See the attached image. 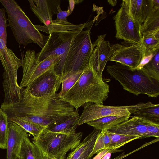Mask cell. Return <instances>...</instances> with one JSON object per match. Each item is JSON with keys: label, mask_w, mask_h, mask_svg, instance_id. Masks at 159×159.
I'll list each match as a JSON object with an SVG mask.
<instances>
[{"label": "cell", "mask_w": 159, "mask_h": 159, "mask_svg": "<svg viewBox=\"0 0 159 159\" xmlns=\"http://www.w3.org/2000/svg\"><path fill=\"white\" fill-rule=\"evenodd\" d=\"M57 92L36 97L27 87L22 88L19 101L10 104L2 103L0 109L8 118L17 117L24 121L49 128L78 113L69 103L58 97Z\"/></svg>", "instance_id": "1"}, {"label": "cell", "mask_w": 159, "mask_h": 159, "mask_svg": "<svg viewBox=\"0 0 159 159\" xmlns=\"http://www.w3.org/2000/svg\"><path fill=\"white\" fill-rule=\"evenodd\" d=\"M109 92V85L93 70L88 61L77 81L59 98L77 110L88 102L103 105Z\"/></svg>", "instance_id": "2"}, {"label": "cell", "mask_w": 159, "mask_h": 159, "mask_svg": "<svg viewBox=\"0 0 159 159\" xmlns=\"http://www.w3.org/2000/svg\"><path fill=\"white\" fill-rule=\"evenodd\" d=\"M4 7L8 17L7 26L11 29L17 43L26 46L34 43L42 49L49 35L42 34L34 26L20 5L14 0H0Z\"/></svg>", "instance_id": "3"}, {"label": "cell", "mask_w": 159, "mask_h": 159, "mask_svg": "<svg viewBox=\"0 0 159 159\" xmlns=\"http://www.w3.org/2000/svg\"><path fill=\"white\" fill-rule=\"evenodd\" d=\"M106 71L124 89L136 96L141 94L156 98L159 95V80L149 76L142 69H131L120 63L108 66Z\"/></svg>", "instance_id": "4"}, {"label": "cell", "mask_w": 159, "mask_h": 159, "mask_svg": "<svg viewBox=\"0 0 159 159\" xmlns=\"http://www.w3.org/2000/svg\"><path fill=\"white\" fill-rule=\"evenodd\" d=\"M82 132L73 134L54 132L46 128L32 142L46 159H65L67 153L73 151L81 142Z\"/></svg>", "instance_id": "5"}, {"label": "cell", "mask_w": 159, "mask_h": 159, "mask_svg": "<svg viewBox=\"0 0 159 159\" xmlns=\"http://www.w3.org/2000/svg\"><path fill=\"white\" fill-rule=\"evenodd\" d=\"M0 60L4 70L2 82L4 92L3 102L7 104L16 102L19 100L21 89L17 80V70L22 66L21 60L7 47L0 37Z\"/></svg>", "instance_id": "6"}, {"label": "cell", "mask_w": 159, "mask_h": 159, "mask_svg": "<svg viewBox=\"0 0 159 159\" xmlns=\"http://www.w3.org/2000/svg\"><path fill=\"white\" fill-rule=\"evenodd\" d=\"M90 30H82L74 40L61 70V79L65 73L85 69L93 49Z\"/></svg>", "instance_id": "7"}, {"label": "cell", "mask_w": 159, "mask_h": 159, "mask_svg": "<svg viewBox=\"0 0 159 159\" xmlns=\"http://www.w3.org/2000/svg\"><path fill=\"white\" fill-rule=\"evenodd\" d=\"M83 30H76L49 34L48 40L41 51L35 54L37 60L42 61L52 56L60 57V60L53 70L60 76L67 54L75 37Z\"/></svg>", "instance_id": "8"}, {"label": "cell", "mask_w": 159, "mask_h": 159, "mask_svg": "<svg viewBox=\"0 0 159 159\" xmlns=\"http://www.w3.org/2000/svg\"><path fill=\"white\" fill-rule=\"evenodd\" d=\"M60 57L54 55L38 61L34 50L26 51L21 60L23 76L20 87H27L32 82L46 72L53 69L59 61Z\"/></svg>", "instance_id": "9"}, {"label": "cell", "mask_w": 159, "mask_h": 159, "mask_svg": "<svg viewBox=\"0 0 159 159\" xmlns=\"http://www.w3.org/2000/svg\"><path fill=\"white\" fill-rule=\"evenodd\" d=\"M113 18L116 30L115 37L141 45V24L135 20L121 5Z\"/></svg>", "instance_id": "10"}, {"label": "cell", "mask_w": 159, "mask_h": 159, "mask_svg": "<svg viewBox=\"0 0 159 159\" xmlns=\"http://www.w3.org/2000/svg\"><path fill=\"white\" fill-rule=\"evenodd\" d=\"M113 54L109 60L135 69L142 58L141 46L136 43L124 41L111 45Z\"/></svg>", "instance_id": "11"}, {"label": "cell", "mask_w": 159, "mask_h": 159, "mask_svg": "<svg viewBox=\"0 0 159 159\" xmlns=\"http://www.w3.org/2000/svg\"><path fill=\"white\" fill-rule=\"evenodd\" d=\"M106 34L99 35L93 44L89 61L93 70L100 76L107 62L112 56L113 50L109 42L105 40Z\"/></svg>", "instance_id": "12"}, {"label": "cell", "mask_w": 159, "mask_h": 159, "mask_svg": "<svg viewBox=\"0 0 159 159\" xmlns=\"http://www.w3.org/2000/svg\"><path fill=\"white\" fill-rule=\"evenodd\" d=\"M84 105L78 125L107 116L129 113L126 106H105L92 102H88Z\"/></svg>", "instance_id": "13"}, {"label": "cell", "mask_w": 159, "mask_h": 159, "mask_svg": "<svg viewBox=\"0 0 159 159\" xmlns=\"http://www.w3.org/2000/svg\"><path fill=\"white\" fill-rule=\"evenodd\" d=\"M61 83V77L52 69L43 74L26 87L32 95L40 97L53 91L57 92Z\"/></svg>", "instance_id": "14"}, {"label": "cell", "mask_w": 159, "mask_h": 159, "mask_svg": "<svg viewBox=\"0 0 159 159\" xmlns=\"http://www.w3.org/2000/svg\"><path fill=\"white\" fill-rule=\"evenodd\" d=\"M151 122L134 116L107 130L119 134L145 138L147 133V126Z\"/></svg>", "instance_id": "15"}, {"label": "cell", "mask_w": 159, "mask_h": 159, "mask_svg": "<svg viewBox=\"0 0 159 159\" xmlns=\"http://www.w3.org/2000/svg\"><path fill=\"white\" fill-rule=\"evenodd\" d=\"M27 132L17 124L8 121L7 142L6 159H16L18 156Z\"/></svg>", "instance_id": "16"}, {"label": "cell", "mask_w": 159, "mask_h": 159, "mask_svg": "<svg viewBox=\"0 0 159 159\" xmlns=\"http://www.w3.org/2000/svg\"><path fill=\"white\" fill-rule=\"evenodd\" d=\"M32 11L41 22L45 25L52 21L53 16L57 14V7L60 5V0H28Z\"/></svg>", "instance_id": "17"}, {"label": "cell", "mask_w": 159, "mask_h": 159, "mask_svg": "<svg viewBox=\"0 0 159 159\" xmlns=\"http://www.w3.org/2000/svg\"><path fill=\"white\" fill-rule=\"evenodd\" d=\"M121 5L141 24L153 9L152 0H124Z\"/></svg>", "instance_id": "18"}, {"label": "cell", "mask_w": 159, "mask_h": 159, "mask_svg": "<svg viewBox=\"0 0 159 159\" xmlns=\"http://www.w3.org/2000/svg\"><path fill=\"white\" fill-rule=\"evenodd\" d=\"M126 107L130 114L159 124V104H154L148 101L146 103H139Z\"/></svg>", "instance_id": "19"}, {"label": "cell", "mask_w": 159, "mask_h": 159, "mask_svg": "<svg viewBox=\"0 0 159 159\" xmlns=\"http://www.w3.org/2000/svg\"><path fill=\"white\" fill-rule=\"evenodd\" d=\"M130 113L107 116L90 121L87 124L100 131L107 130L129 119Z\"/></svg>", "instance_id": "20"}, {"label": "cell", "mask_w": 159, "mask_h": 159, "mask_svg": "<svg viewBox=\"0 0 159 159\" xmlns=\"http://www.w3.org/2000/svg\"><path fill=\"white\" fill-rule=\"evenodd\" d=\"M87 25V23L75 25L68 21L62 22L52 20L49 25L43 26L34 25L39 30L50 34L53 33L62 32L68 31L83 30Z\"/></svg>", "instance_id": "21"}, {"label": "cell", "mask_w": 159, "mask_h": 159, "mask_svg": "<svg viewBox=\"0 0 159 159\" xmlns=\"http://www.w3.org/2000/svg\"><path fill=\"white\" fill-rule=\"evenodd\" d=\"M101 131L95 129L70 153L65 159H77L87 149L94 146Z\"/></svg>", "instance_id": "22"}, {"label": "cell", "mask_w": 159, "mask_h": 159, "mask_svg": "<svg viewBox=\"0 0 159 159\" xmlns=\"http://www.w3.org/2000/svg\"><path fill=\"white\" fill-rule=\"evenodd\" d=\"M18 156L21 159H46L28 137L24 139Z\"/></svg>", "instance_id": "23"}, {"label": "cell", "mask_w": 159, "mask_h": 159, "mask_svg": "<svg viewBox=\"0 0 159 159\" xmlns=\"http://www.w3.org/2000/svg\"><path fill=\"white\" fill-rule=\"evenodd\" d=\"M80 117L79 113L70 116L65 120L48 128L51 131L69 134L76 133L78 121Z\"/></svg>", "instance_id": "24"}, {"label": "cell", "mask_w": 159, "mask_h": 159, "mask_svg": "<svg viewBox=\"0 0 159 159\" xmlns=\"http://www.w3.org/2000/svg\"><path fill=\"white\" fill-rule=\"evenodd\" d=\"M159 32V8H154L141 24V33L144 34Z\"/></svg>", "instance_id": "25"}, {"label": "cell", "mask_w": 159, "mask_h": 159, "mask_svg": "<svg viewBox=\"0 0 159 159\" xmlns=\"http://www.w3.org/2000/svg\"><path fill=\"white\" fill-rule=\"evenodd\" d=\"M140 46L142 57L155 53L159 49V32L142 35Z\"/></svg>", "instance_id": "26"}, {"label": "cell", "mask_w": 159, "mask_h": 159, "mask_svg": "<svg viewBox=\"0 0 159 159\" xmlns=\"http://www.w3.org/2000/svg\"><path fill=\"white\" fill-rule=\"evenodd\" d=\"M84 70L72 71L65 73L61 77L62 87L60 92L57 94L58 97L68 91L77 81Z\"/></svg>", "instance_id": "27"}, {"label": "cell", "mask_w": 159, "mask_h": 159, "mask_svg": "<svg viewBox=\"0 0 159 159\" xmlns=\"http://www.w3.org/2000/svg\"><path fill=\"white\" fill-rule=\"evenodd\" d=\"M8 121L14 122L20 126L27 132L32 135L33 138H36L46 128L41 125L23 120L17 117L8 118Z\"/></svg>", "instance_id": "28"}, {"label": "cell", "mask_w": 159, "mask_h": 159, "mask_svg": "<svg viewBox=\"0 0 159 159\" xmlns=\"http://www.w3.org/2000/svg\"><path fill=\"white\" fill-rule=\"evenodd\" d=\"M110 138L108 148L119 149L121 147L133 140L142 138L139 136H132L117 134L107 130Z\"/></svg>", "instance_id": "29"}, {"label": "cell", "mask_w": 159, "mask_h": 159, "mask_svg": "<svg viewBox=\"0 0 159 159\" xmlns=\"http://www.w3.org/2000/svg\"><path fill=\"white\" fill-rule=\"evenodd\" d=\"M159 50L142 69L149 76L159 80Z\"/></svg>", "instance_id": "30"}, {"label": "cell", "mask_w": 159, "mask_h": 159, "mask_svg": "<svg viewBox=\"0 0 159 159\" xmlns=\"http://www.w3.org/2000/svg\"><path fill=\"white\" fill-rule=\"evenodd\" d=\"M110 142V138L107 133V130H102L97 138L93 150L89 156L91 158L95 154L100 151L108 148Z\"/></svg>", "instance_id": "31"}, {"label": "cell", "mask_w": 159, "mask_h": 159, "mask_svg": "<svg viewBox=\"0 0 159 159\" xmlns=\"http://www.w3.org/2000/svg\"><path fill=\"white\" fill-rule=\"evenodd\" d=\"M8 120L7 114L0 109V148L6 149Z\"/></svg>", "instance_id": "32"}, {"label": "cell", "mask_w": 159, "mask_h": 159, "mask_svg": "<svg viewBox=\"0 0 159 159\" xmlns=\"http://www.w3.org/2000/svg\"><path fill=\"white\" fill-rule=\"evenodd\" d=\"M5 10L0 8V37L7 44V27L6 16Z\"/></svg>", "instance_id": "33"}, {"label": "cell", "mask_w": 159, "mask_h": 159, "mask_svg": "<svg viewBox=\"0 0 159 159\" xmlns=\"http://www.w3.org/2000/svg\"><path fill=\"white\" fill-rule=\"evenodd\" d=\"M57 17L55 20L57 21L62 22L67 21H68L67 20V17L73 11L69 6L68 7V9L67 10L63 11L61 8L60 5L57 6Z\"/></svg>", "instance_id": "34"}, {"label": "cell", "mask_w": 159, "mask_h": 159, "mask_svg": "<svg viewBox=\"0 0 159 159\" xmlns=\"http://www.w3.org/2000/svg\"><path fill=\"white\" fill-rule=\"evenodd\" d=\"M159 137V124L151 122L147 126L146 137Z\"/></svg>", "instance_id": "35"}, {"label": "cell", "mask_w": 159, "mask_h": 159, "mask_svg": "<svg viewBox=\"0 0 159 159\" xmlns=\"http://www.w3.org/2000/svg\"><path fill=\"white\" fill-rule=\"evenodd\" d=\"M118 149L107 148L104 149L98 152L92 159H101L107 153L111 152L112 153L117 152H120V151Z\"/></svg>", "instance_id": "36"}, {"label": "cell", "mask_w": 159, "mask_h": 159, "mask_svg": "<svg viewBox=\"0 0 159 159\" xmlns=\"http://www.w3.org/2000/svg\"><path fill=\"white\" fill-rule=\"evenodd\" d=\"M156 52L143 57L139 65L134 69H141L143 68V66L151 60Z\"/></svg>", "instance_id": "37"}, {"label": "cell", "mask_w": 159, "mask_h": 159, "mask_svg": "<svg viewBox=\"0 0 159 159\" xmlns=\"http://www.w3.org/2000/svg\"><path fill=\"white\" fill-rule=\"evenodd\" d=\"M154 8H159V0H152Z\"/></svg>", "instance_id": "38"}, {"label": "cell", "mask_w": 159, "mask_h": 159, "mask_svg": "<svg viewBox=\"0 0 159 159\" xmlns=\"http://www.w3.org/2000/svg\"><path fill=\"white\" fill-rule=\"evenodd\" d=\"M69 6L71 9L73 11L74 8L75 2L74 0H69Z\"/></svg>", "instance_id": "39"}, {"label": "cell", "mask_w": 159, "mask_h": 159, "mask_svg": "<svg viewBox=\"0 0 159 159\" xmlns=\"http://www.w3.org/2000/svg\"><path fill=\"white\" fill-rule=\"evenodd\" d=\"M111 153V152L107 153L101 159H110Z\"/></svg>", "instance_id": "40"}, {"label": "cell", "mask_w": 159, "mask_h": 159, "mask_svg": "<svg viewBox=\"0 0 159 159\" xmlns=\"http://www.w3.org/2000/svg\"><path fill=\"white\" fill-rule=\"evenodd\" d=\"M108 2L111 5L114 6L116 5L117 3V0H108Z\"/></svg>", "instance_id": "41"}, {"label": "cell", "mask_w": 159, "mask_h": 159, "mask_svg": "<svg viewBox=\"0 0 159 159\" xmlns=\"http://www.w3.org/2000/svg\"><path fill=\"white\" fill-rule=\"evenodd\" d=\"M16 159H21V158L19 157L18 156Z\"/></svg>", "instance_id": "42"}, {"label": "cell", "mask_w": 159, "mask_h": 159, "mask_svg": "<svg viewBox=\"0 0 159 159\" xmlns=\"http://www.w3.org/2000/svg\"></svg>", "instance_id": "43"}]
</instances>
